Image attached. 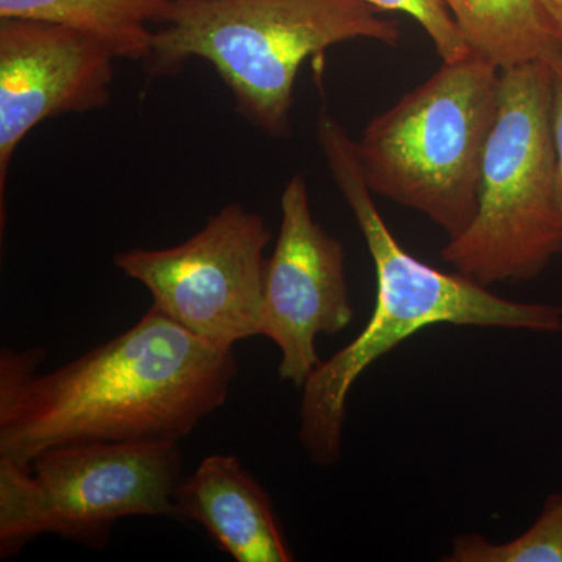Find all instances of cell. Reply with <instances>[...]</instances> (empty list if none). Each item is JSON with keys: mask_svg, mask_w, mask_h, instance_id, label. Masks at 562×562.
Returning a JSON list of instances; mask_svg holds the SVG:
<instances>
[{"mask_svg": "<svg viewBox=\"0 0 562 562\" xmlns=\"http://www.w3.org/2000/svg\"><path fill=\"white\" fill-rule=\"evenodd\" d=\"M44 351L0 357V457L31 464L76 442H180L227 401L238 373L221 349L151 305L133 327L41 375Z\"/></svg>", "mask_w": 562, "mask_h": 562, "instance_id": "cell-1", "label": "cell"}, {"mask_svg": "<svg viewBox=\"0 0 562 562\" xmlns=\"http://www.w3.org/2000/svg\"><path fill=\"white\" fill-rule=\"evenodd\" d=\"M317 143L333 180L364 236L375 269V306L360 335L303 384L299 441L310 460L330 468L341 460L347 401L373 362L431 325L562 331V308L509 301L461 272H443L417 260L392 235L362 176L357 144L330 113L322 111Z\"/></svg>", "mask_w": 562, "mask_h": 562, "instance_id": "cell-2", "label": "cell"}, {"mask_svg": "<svg viewBox=\"0 0 562 562\" xmlns=\"http://www.w3.org/2000/svg\"><path fill=\"white\" fill-rule=\"evenodd\" d=\"M146 63L168 76L199 58L227 85L255 128L286 138L299 72L338 44L397 46V24L362 0H171Z\"/></svg>", "mask_w": 562, "mask_h": 562, "instance_id": "cell-3", "label": "cell"}, {"mask_svg": "<svg viewBox=\"0 0 562 562\" xmlns=\"http://www.w3.org/2000/svg\"><path fill=\"white\" fill-rule=\"evenodd\" d=\"M501 70L480 55L441 68L373 117L357 144L372 194L427 216L449 239L471 225Z\"/></svg>", "mask_w": 562, "mask_h": 562, "instance_id": "cell-4", "label": "cell"}, {"mask_svg": "<svg viewBox=\"0 0 562 562\" xmlns=\"http://www.w3.org/2000/svg\"><path fill=\"white\" fill-rule=\"evenodd\" d=\"M552 110L550 63L501 70L476 213L442 249L443 261L484 286L535 280L562 251Z\"/></svg>", "mask_w": 562, "mask_h": 562, "instance_id": "cell-5", "label": "cell"}, {"mask_svg": "<svg viewBox=\"0 0 562 562\" xmlns=\"http://www.w3.org/2000/svg\"><path fill=\"white\" fill-rule=\"evenodd\" d=\"M269 241L271 232L260 214L228 203L187 241L121 251L114 266L143 284L154 306L181 327L233 349L261 336Z\"/></svg>", "mask_w": 562, "mask_h": 562, "instance_id": "cell-6", "label": "cell"}, {"mask_svg": "<svg viewBox=\"0 0 562 562\" xmlns=\"http://www.w3.org/2000/svg\"><path fill=\"white\" fill-rule=\"evenodd\" d=\"M179 443L76 442L44 450L31 462L36 532L99 549L125 517L173 519L183 480Z\"/></svg>", "mask_w": 562, "mask_h": 562, "instance_id": "cell-7", "label": "cell"}, {"mask_svg": "<svg viewBox=\"0 0 562 562\" xmlns=\"http://www.w3.org/2000/svg\"><path fill=\"white\" fill-rule=\"evenodd\" d=\"M279 238L268 258L261 336L280 350L279 376L303 387L321 364L316 342L353 321L346 250L314 220L301 173L284 184Z\"/></svg>", "mask_w": 562, "mask_h": 562, "instance_id": "cell-8", "label": "cell"}, {"mask_svg": "<svg viewBox=\"0 0 562 562\" xmlns=\"http://www.w3.org/2000/svg\"><path fill=\"white\" fill-rule=\"evenodd\" d=\"M116 58L98 40L46 22L0 20V220L11 160L41 122L105 109Z\"/></svg>", "mask_w": 562, "mask_h": 562, "instance_id": "cell-9", "label": "cell"}, {"mask_svg": "<svg viewBox=\"0 0 562 562\" xmlns=\"http://www.w3.org/2000/svg\"><path fill=\"white\" fill-rule=\"evenodd\" d=\"M173 519L202 525L238 562L294 561L268 492L233 454H211L183 476Z\"/></svg>", "mask_w": 562, "mask_h": 562, "instance_id": "cell-10", "label": "cell"}, {"mask_svg": "<svg viewBox=\"0 0 562 562\" xmlns=\"http://www.w3.org/2000/svg\"><path fill=\"white\" fill-rule=\"evenodd\" d=\"M171 0H0V20L46 22L98 40L122 60L146 61L150 24L161 22Z\"/></svg>", "mask_w": 562, "mask_h": 562, "instance_id": "cell-11", "label": "cell"}, {"mask_svg": "<svg viewBox=\"0 0 562 562\" xmlns=\"http://www.w3.org/2000/svg\"><path fill=\"white\" fill-rule=\"evenodd\" d=\"M473 54L497 66L550 63L562 38L536 0H443Z\"/></svg>", "mask_w": 562, "mask_h": 562, "instance_id": "cell-12", "label": "cell"}, {"mask_svg": "<svg viewBox=\"0 0 562 562\" xmlns=\"http://www.w3.org/2000/svg\"><path fill=\"white\" fill-rule=\"evenodd\" d=\"M442 561L562 562V494L547 497L538 520L512 541L492 542L479 532H465Z\"/></svg>", "mask_w": 562, "mask_h": 562, "instance_id": "cell-13", "label": "cell"}, {"mask_svg": "<svg viewBox=\"0 0 562 562\" xmlns=\"http://www.w3.org/2000/svg\"><path fill=\"white\" fill-rule=\"evenodd\" d=\"M375 10L408 14L424 29L442 61L460 60L471 54L443 0H362Z\"/></svg>", "mask_w": 562, "mask_h": 562, "instance_id": "cell-14", "label": "cell"}, {"mask_svg": "<svg viewBox=\"0 0 562 562\" xmlns=\"http://www.w3.org/2000/svg\"><path fill=\"white\" fill-rule=\"evenodd\" d=\"M553 69V139L557 154V191L562 216V54L550 61Z\"/></svg>", "mask_w": 562, "mask_h": 562, "instance_id": "cell-15", "label": "cell"}, {"mask_svg": "<svg viewBox=\"0 0 562 562\" xmlns=\"http://www.w3.org/2000/svg\"><path fill=\"white\" fill-rule=\"evenodd\" d=\"M536 3L562 38V0H536Z\"/></svg>", "mask_w": 562, "mask_h": 562, "instance_id": "cell-16", "label": "cell"}]
</instances>
